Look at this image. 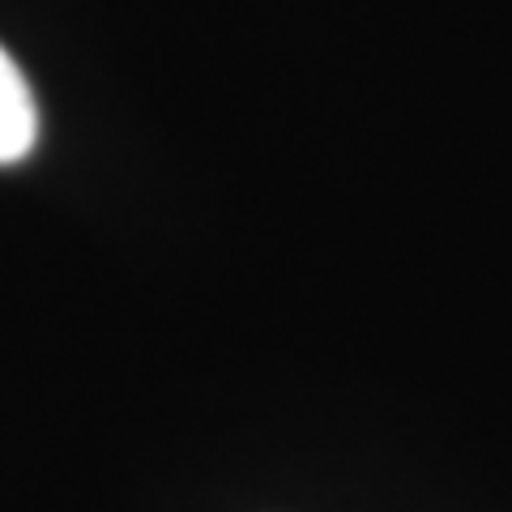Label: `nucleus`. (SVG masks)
<instances>
[{
    "mask_svg": "<svg viewBox=\"0 0 512 512\" xmlns=\"http://www.w3.org/2000/svg\"><path fill=\"white\" fill-rule=\"evenodd\" d=\"M35 133H39L35 94H30L18 60L0 47V167L22 163L30 146H35Z\"/></svg>",
    "mask_w": 512,
    "mask_h": 512,
    "instance_id": "nucleus-1",
    "label": "nucleus"
}]
</instances>
